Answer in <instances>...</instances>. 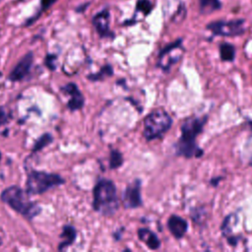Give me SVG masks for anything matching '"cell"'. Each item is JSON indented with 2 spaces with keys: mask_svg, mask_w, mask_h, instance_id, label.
Listing matches in <instances>:
<instances>
[{
  "mask_svg": "<svg viewBox=\"0 0 252 252\" xmlns=\"http://www.w3.org/2000/svg\"><path fill=\"white\" fill-rule=\"evenodd\" d=\"M207 122V116L189 117L181 125V137L176 143V155L187 158L192 157H201L203 152L196 145V138L203 131Z\"/></svg>",
  "mask_w": 252,
  "mask_h": 252,
  "instance_id": "obj_1",
  "label": "cell"
},
{
  "mask_svg": "<svg viewBox=\"0 0 252 252\" xmlns=\"http://www.w3.org/2000/svg\"><path fill=\"white\" fill-rule=\"evenodd\" d=\"M167 226L175 238H181L187 231L188 222L181 217L172 215L167 220Z\"/></svg>",
  "mask_w": 252,
  "mask_h": 252,
  "instance_id": "obj_13",
  "label": "cell"
},
{
  "mask_svg": "<svg viewBox=\"0 0 252 252\" xmlns=\"http://www.w3.org/2000/svg\"><path fill=\"white\" fill-rule=\"evenodd\" d=\"M57 0H40V5H41V10L48 9L52 4H54Z\"/></svg>",
  "mask_w": 252,
  "mask_h": 252,
  "instance_id": "obj_24",
  "label": "cell"
},
{
  "mask_svg": "<svg viewBox=\"0 0 252 252\" xmlns=\"http://www.w3.org/2000/svg\"><path fill=\"white\" fill-rule=\"evenodd\" d=\"M113 74V70H112V67L110 65H105L103 66L99 72L95 73V74H92V75H89L88 76V79L89 80H92V81H98V80H103L104 78L106 77H109V76H112Z\"/></svg>",
  "mask_w": 252,
  "mask_h": 252,
  "instance_id": "obj_20",
  "label": "cell"
},
{
  "mask_svg": "<svg viewBox=\"0 0 252 252\" xmlns=\"http://www.w3.org/2000/svg\"><path fill=\"white\" fill-rule=\"evenodd\" d=\"M76 236H77V231L74 226H72L70 224L64 225L62 228V233H61V238L63 240L60 242L58 249L63 250V249L67 248L68 246L72 245L76 239Z\"/></svg>",
  "mask_w": 252,
  "mask_h": 252,
  "instance_id": "obj_15",
  "label": "cell"
},
{
  "mask_svg": "<svg viewBox=\"0 0 252 252\" xmlns=\"http://www.w3.org/2000/svg\"><path fill=\"white\" fill-rule=\"evenodd\" d=\"M30 194L20 186L12 185L4 189L0 198L2 202L6 203L11 209H13L18 214L22 215L25 219L32 220L41 212L40 206L32 202L30 199Z\"/></svg>",
  "mask_w": 252,
  "mask_h": 252,
  "instance_id": "obj_2",
  "label": "cell"
},
{
  "mask_svg": "<svg viewBox=\"0 0 252 252\" xmlns=\"http://www.w3.org/2000/svg\"><path fill=\"white\" fill-rule=\"evenodd\" d=\"M93 208L102 216H112L119 208V200L114 183L109 179H100L93 190Z\"/></svg>",
  "mask_w": 252,
  "mask_h": 252,
  "instance_id": "obj_3",
  "label": "cell"
},
{
  "mask_svg": "<svg viewBox=\"0 0 252 252\" xmlns=\"http://www.w3.org/2000/svg\"><path fill=\"white\" fill-rule=\"evenodd\" d=\"M122 203L126 209H134L142 205L141 181L139 179L126 187L122 194Z\"/></svg>",
  "mask_w": 252,
  "mask_h": 252,
  "instance_id": "obj_9",
  "label": "cell"
},
{
  "mask_svg": "<svg viewBox=\"0 0 252 252\" xmlns=\"http://www.w3.org/2000/svg\"><path fill=\"white\" fill-rule=\"evenodd\" d=\"M53 142V137L49 134V133H44L42 134L34 143L33 147H32V153L41 151L43 148L47 147L48 145H50Z\"/></svg>",
  "mask_w": 252,
  "mask_h": 252,
  "instance_id": "obj_19",
  "label": "cell"
},
{
  "mask_svg": "<svg viewBox=\"0 0 252 252\" xmlns=\"http://www.w3.org/2000/svg\"><path fill=\"white\" fill-rule=\"evenodd\" d=\"M138 237L141 241H143L150 249L157 250L160 247V241L158 237L149 228H139L138 229Z\"/></svg>",
  "mask_w": 252,
  "mask_h": 252,
  "instance_id": "obj_14",
  "label": "cell"
},
{
  "mask_svg": "<svg viewBox=\"0 0 252 252\" xmlns=\"http://www.w3.org/2000/svg\"><path fill=\"white\" fill-rule=\"evenodd\" d=\"M220 56L222 61L231 62L235 57V47L228 42H221L220 44Z\"/></svg>",
  "mask_w": 252,
  "mask_h": 252,
  "instance_id": "obj_17",
  "label": "cell"
},
{
  "mask_svg": "<svg viewBox=\"0 0 252 252\" xmlns=\"http://www.w3.org/2000/svg\"><path fill=\"white\" fill-rule=\"evenodd\" d=\"M65 183V179L57 173H50L32 169L28 173L26 191L30 195H40L51 188Z\"/></svg>",
  "mask_w": 252,
  "mask_h": 252,
  "instance_id": "obj_4",
  "label": "cell"
},
{
  "mask_svg": "<svg viewBox=\"0 0 252 252\" xmlns=\"http://www.w3.org/2000/svg\"><path fill=\"white\" fill-rule=\"evenodd\" d=\"M0 245H1V240H0Z\"/></svg>",
  "mask_w": 252,
  "mask_h": 252,
  "instance_id": "obj_26",
  "label": "cell"
},
{
  "mask_svg": "<svg viewBox=\"0 0 252 252\" xmlns=\"http://www.w3.org/2000/svg\"><path fill=\"white\" fill-rule=\"evenodd\" d=\"M123 163V158L120 152L116 150H112L110 152V158H109V167L111 169L117 168L121 166Z\"/></svg>",
  "mask_w": 252,
  "mask_h": 252,
  "instance_id": "obj_22",
  "label": "cell"
},
{
  "mask_svg": "<svg viewBox=\"0 0 252 252\" xmlns=\"http://www.w3.org/2000/svg\"><path fill=\"white\" fill-rule=\"evenodd\" d=\"M237 222V218L235 215L231 214V215H228L224 220H223V222H222V225H221V232L223 234V236L226 237L229 245H237L240 237L238 235H233V227L234 225L236 224Z\"/></svg>",
  "mask_w": 252,
  "mask_h": 252,
  "instance_id": "obj_12",
  "label": "cell"
},
{
  "mask_svg": "<svg viewBox=\"0 0 252 252\" xmlns=\"http://www.w3.org/2000/svg\"><path fill=\"white\" fill-rule=\"evenodd\" d=\"M172 125V118L163 109H157L149 113L144 120V137L148 141L160 138Z\"/></svg>",
  "mask_w": 252,
  "mask_h": 252,
  "instance_id": "obj_5",
  "label": "cell"
},
{
  "mask_svg": "<svg viewBox=\"0 0 252 252\" xmlns=\"http://www.w3.org/2000/svg\"><path fill=\"white\" fill-rule=\"evenodd\" d=\"M93 25L101 38H114L115 33L110 30V13L108 7H104L101 11L93 17Z\"/></svg>",
  "mask_w": 252,
  "mask_h": 252,
  "instance_id": "obj_8",
  "label": "cell"
},
{
  "mask_svg": "<svg viewBox=\"0 0 252 252\" xmlns=\"http://www.w3.org/2000/svg\"><path fill=\"white\" fill-rule=\"evenodd\" d=\"M0 159H1V153H0Z\"/></svg>",
  "mask_w": 252,
  "mask_h": 252,
  "instance_id": "obj_25",
  "label": "cell"
},
{
  "mask_svg": "<svg viewBox=\"0 0 252 252\" xmlns=\"http://www.w3.org/2000/svg\"><path fill=\"white\" fill-rule=\"evenodd\" d=\"M61 91L70 96L67 106L71 111L81 109L84 106V102H85L84 95L76 84L68 83L67 85L61 88Z\"/></svg>",
  "mask_w": 252,
  "mask_h": 252,
  "instance_id": "obj_11",
  "label": "cell"
},
{
  "mask_svg": "<svg viewBox=\"0 0 252 252\" xmlns=\"http://www.w3.org/2000/svg\"><path fill=\"white\" fill-rule=\"evenodd\" d=\"M183 53L184 47L182 46V38H178L159 51L157 66L164 72H169L171 67L181 59Z\"/></svg>",
  "mask_w": 252,
  "mask_h": 252,
  "instance_id": "obj_7",
  "label": "cell"
},
{
  "mask_svg": "<svg viewBox=\"0 0 252 252\" xmlns=\"http://www.w3.org/2000/svg\"><path fill=\"white\" fill-rule=\"evenodd\" d=\"M186 14H187L186 5L183 2H180V4L177 7V10L174 12V14L171 17V22L174 24H179L183 22L184 19L186 18Z\"/></svg>",
  "mask_w": 252,
  "mask_h": 252,
  "instance_id": "obj_21",
  "label": "cell"
},
{
  "mask_svg": "<svg viewBox=\"0 0 252 252\" xmlns=\"http://www.w3.org/2000/svg\"><path fill=\"white\" fill-rule=\"evenodd\" d=\"M33 62L32 52H28L23 56L20 61L15 65V67L10 72L8 79L11 82H20L23 81L31 72Z\"/></svg>",
  "mask_w": 252,
  "mask_h": 252,
  "instance_id": "obj_10",
  "label": "cell"
},
{
  "mask_svg": "<svg viewBox=\"0 0 252 252\" xmlns=\"http://www.w3.org/2000/svg\"><path fill=\"white\" fill-rule=\"evenodd\" d=\"M154 4L151 0H137L135 5V15L142 14L143 17H147L152 13Z\"/></svg>",
  "mask_w": 252,
  "mask_h": 252,
  "instance_id": "obj_18",
  "label": "cell"
},
{
  "mask_svg": "<svg viewBox=\"0 0 252 252\" xmlns=\"http://www.w3.org/2000/svg\"><path fill=\"white\" fill-rule=\"evenodd\" d=\"M207 30L212 32L214 35L219 36H238L245 32V20H219L209 23L206 26Z\"/></svg>",
  "mask_w": 252,
  "mask_h": 252,
  "instance_id": "obj_6",
  "label": "cell"
},
{
  "mask_svg": "<svg viewBox=\"0 0 252 252\" xmlns=\"http://www.w3.org/2000/svg\"><path fill=\"white\" fill-rule=\"evenodd\" d=\"M10 119V114L7 109H5L3 106H0V126L6 124Z\"/></svg>",
  "mask_w": 252,
  "mask_h": 252,
  "instance_id": "obj_23",
  "label": "cell"
},
{
  "mask_svg": "<svg viewBox=\"0 0 252 252\" xmlns=\"http://www.w3.org/2000/svg\"><path fill=\"white\" fill-rule=\"evenodd\" d=\"M222 3L220 0H199V13L202 15H209L220 10Z\"/></svg>",
  "mask_w": 252,
  "mask_h": 252,
  "instance_id": "obj_16",
  "label": "cell"
}]
</instances>
